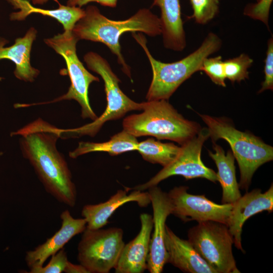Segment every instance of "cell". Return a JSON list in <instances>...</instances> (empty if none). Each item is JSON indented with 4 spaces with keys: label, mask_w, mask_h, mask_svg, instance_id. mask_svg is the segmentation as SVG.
I'll return each instance as SVG.
<instances>
[{
    "label": "cell",
    "mask_w": 273,
    "mask_h": 273,
    "mask_svg": "<svg viewBox=\"0 0 273 273\" xmlns=\"http://www.w3.org/2000/svg\"><path fill=\"white\" fill-rule=\"evenodd\" d=\"M139 142L136 138L123 130L111 137L110 140L103 143L80 142L78 147L69 153L71 158L94 152H107L116 156L127 152L136 150Z\"/></svg>",
    "instance_id": "7402d4cb"
},
{
    "label": "cell",
    "mask_w": 273,
    "mask_h": 273,
    "mask_svg": "<svg viewBox=\"0 0 273 273\" xmlns=\"http://www.w3.org/2000/svg\"><path fill=\"white\" fill-rule=\"evenodd\" d=\"M12 134L20 135L22 155L46 192L59 202L74 207L76 188L67 163L56 147L60 138L59 128L39 118Z\"/></svg>",
    "instance_id": "6da1fadb"
},
{
    "label": "cell",
    "mask_w": 273,
    "mask_h": 273,
    "mask_svg": "<svg viewBox=\"0 0 273 273\" xmlns=\"http://www.w3.org/2000/svg\"><path fill=\"white\" fill-rule=\"evenodd\" d=\"M153 209V229L150 250L147 260V269L150 273H161L167 263L165 247L166 221L171 214V204L167 193L157 186L148 189Z\"/></svg>",
    "instance_id": "7c38bea8"
},
{
    "label": "cell",
    "mask_w": 273,
    "mask_h": 273,
    "mask_svg": "<svg viewBox=\"0 0 273 273\" xmlns=\"http://www.w3.org/2000/svg\"><path fill=\"white\" fill-rule=\"evenodd\" d=\"M132 36L144 49L152 70V79L146 95L148 101L168 100L185 80L196 72L201 71L204 60L218 51L222 44L220 38L210 32L193 53L179 61L166 63L153 58L144 35L134 32Z\"/></svg>",
    "instance_id": "3957f363"
},
{
    "label": "cell",
    "mask_w": 273,
    "mask_h": 273,
    "mask_svg": "<svg viewBox=\"0 0 273 273\" xmlns=\"http://www.w3.org/2000/svg\"><path fill=\"white\" fill-rule=\"evenodd\" d=\"M126 32H141L150 36L159 35L162 33L160 19L149 9H142L126 20L115 21L102 15L97 7L89 6L72 30L78 40L105 44L117 56L123 71L131 78L130 68L122 56L119 43L120 36Z\"/></svg>",
    "instance_id": "7a4b0ae2"
},
{
    "label": "cell",
    "mask_w": 273,
    "mask_h": 273,
    "mask_svg": "<svg viewBox=\"0 0 273 273\" xmlns=\"http://www.w3.org/2000/svg\"><path fill=\"white\" fill-rule=\"evenodd\" d=\"M199 115L207 125L213 143L222 139L230 144L240 169L239 188L248 190L258 168L272 160V147L252 133L237 129L226 118Z\"/></svg>",
    "instance_id": "5b68a950"
},
{
    "label": "cell",
    "mask_w": 273,
    "mask_h": 273,
    "mask_svg": "<svg viewBox=\"0 0 273 273\" xmlns=\"http://www.w3.org/2000/svg\"><path fill=\"white\" fill-rule=\"evenodd\" d=\"M117 1L118 0H67V5L81 8L82 6L86 5L89 3L96 2L104 6L113 8L116 6Z\"/></svg>",
    "instance_id": "f546056e"
},
{
    "label": "cell",
    "mask_w": 273,
    "mask_h": 273,
    "mask_svg": "<svg viewBox=\"0 0 273 273\" xmlns=\"http://www.w3.org/2000/svg\"><path fill=\"white\" fill-rule=\"evenodd\" d=\"M142 110L125 117L122 122L123 130L136 138L154 136L181 146L201 129L196 122L185 119L166 100L147 101Z\"/></svg>",
    "instance_id": "277c9868"
},
{
    "label": "cell",
    "mask_w": 273,
    "mask_h": 273,
    "mask_svg": "<svg viewBox=\"0 0 273 273\" xmlns=\"http://www.w3.org/2000/svg\"><path fill=\"white\" fill-rule=\"evenodd\" d=\"M64 272L66 273H89L88 270L81 264H73L69 261Z\"/></svg>",
    "instance_id": "4dcf8cb0"
},
{
    "label": "cell",
    "mask_w": 273,
    "mask_h": 273,
    "mask_svg": "<svg viewBox=\"0 0 273 273\" xmlns=\"http://www.w3.org/2000/svg\"><path fill=\"white\" fill-rule=\"evenodd\" d=\"M51 259L46 266L29 268V273H62L64 272L68 262L67 253L62 248L51 256Z\"/></svg>",
    "instance_id": "4316f807"
},
{
    "label": "cell",
    "mask_w": 273,
    "mask_h": 273,
    "mask_svg": "<svg viewBox=\"0 0 273 273\" xmlns=\"http://www.w3.org/2000/svg\"><path fill=\"white\" fill-rule=\"evenodd\" d=\"M118 190L107 201L96 204L84 205L81 216L86 221V228L98 229L105 226L108 219L120 207L129 202H135L141 207H146L151 204L148 192L132 190Z\"/></svg>",
    "instance_id": "2e32d148"
},
{
    "label": "cell",
    "mask_w": 273,
    "mask_h": 273,
    "mask_svg": "<svg viewBox=\"0 0 273 273\" xmlns=\"http://www.w3.org/2000/svg\"><path fill=\"white\" fill-rule=\"evenodd\" d=\"M180 150L181 147L173 143H164L153 138L139 142L136 148V151L145 160L159 164L163 167L170 164L179 154Z\"/></svg>",
    "instance_id": "603a6c76"
},
{
    "label": "cell",
    "mask_w": 273,
    "mask_h": 273,
    "mask_svg": "<svg viewBox=\"0 0 273 273\" xmlns=\"http://www.w3.org/2000/svg\"><path fill=\"white\" fill-rule=\"evenodd\" d=\"M208 138L207 128H201L196 135L181 145L179 154L170 164L163 167L148 181L132 190L145 191L173 175H181L187 179L203 178L216 183V173L205 166L201 158L203 145Z\"/></svg>",
    "instance_id": "30bf717a"
},
{
    "label": "cell",
    "mask_w": 273,
    "mask_h": 273,
    "mask_svg": "<svg viewBox=\"0 0 273 273\" xmlns=\"http://www.w3.org/2000/svg\"><path fill=\"white\" fill-rule=\"evenodd\" d=\"M214 152L209 151V155L217 168L218 181L222 188V204H233L242 195L236 175L235 157L231 150L225 154L223 148L213 143Z\"/></svg>",
    "instance_id": "ffe728a7"
},
{
    "label": "cell",
    "mask_w": 273,
    "mask_h": 273,
    "mask_svg": "<svg viewBox=\"0 0 273 273\" xmlns=\"http://www.w3.org/2000/svg\"><path fill=\"white\" fill-rule=\"evenodd\" d=\"M187 186L175 187L167 193L171 204V214L184 222L214 221L227 225L232 204H217L205 195L188 192Z\"/></svg>",
    "instance_id": "8fae6325"
},
{
    "label": "cell",
    "mask_w": 273,
    "mask_h": 273,
    "mask_svg": "<svg viewBox=\"0 0 273 273\" xmlns=\"http://www.w3.org/2000/svg\"><path fill=\"white\" fill-rule=\"evenodd\" d=\"M36 33L35 29L30 28L23 37L17 38L15 43L8 47H5L6 40L0 38V60L13 61L16 66L15 76L25 81H33L39 73V71L30 64V53Z\"/></svg>",
    "instance_id": "ac0fdd59"
},
{
    "label": "cell",
    "mask_w": 273,
    "mask_h": 273,
    "mask_svg": "<svg viewBox=\"0 0 273 273\" xmlns=\"http://www.w3.org/2000/svg\"><path fill=\"white\" fill-rule=\"evenodd\" d=\"M33 5H42L48 2L49 0H31ZM58 2L57 0H54Z\"/></svg>",
    "instance_id": "1f68e13d"
},
{
    "label": "cell",
    "mask_w": 273,
    "mask_h": 273,
    "mask_svg": "<svg viewBox=\"0 0 273 273\" xmlns=\"http://www.w3.org/2000/svg\"><path fill=\"white\" fill-rule=\"evenodd\" d=\"M273 0H259L255 4H249L244 8L243 13L252 19L259 20L268 26L270 9Z\"/></svg>",
    "instance_id": "83f0119b"
},
{
    "label": "cell",
    "mask_w": 273,
    "mask_h": 273,
    "mask_svg": "<svg viewBox=\"0 0 273 273\" xmlns=\"http://www.w3.org/2000/svg\"><path fill=\"white\" fill-rule=\"evenodd\" d=\"M167 263L188 273H217L199 255L188 240L181 239L166 227Z\"/></svg>",
    "instance_id": "e0dca14e"
},
{
    "label": "cell",
    "mask_w": 273,
    "mask_h": 273,
    "mask_svg": "<svg viewBox=\"0 0 273 273\" xmlns=\"http://www.w3.org/2000/svg\"><path fill=\"white\" fill-rule=\"evenodd\" d=\"M155 6L161 11V34L165 47L175 51H183L186 40L179 0H153L152 6Z\"/></svg>",
    "instance_id": "d6986e66"
},
{
    "label": "cell",
    "mask_w": 273,
    "mask_h": 273,
    "mask_svg": "<svg viewBox=\"0 0 273 273\" xmlns=\"http://www.w3.org/2000/svg\"><path fill=\"white\" fill-rule=\"evenodd\" d=\"M256 1H257V2H258L259 0H256Z\"/></svg>",
    "instance_id": "d6a6232c"
},
{
    "label": "cell",
    "mask_w": 273,
    "mask_h": 273,
    "mask_svg": "<svg viewBox=\"0 0 273 273\" xmlns=\"http://www.w3.org/2000/svg\"><path fill=\"white\" fill-rule=\"evenodd\" d=\"M88 68L101 76L104 82L107 106L103 113L90 123L79 128L60 129L61 137L77 138L84 135L94 136L107 121L118 119L127 112L142 110L145 102L137 103L128 97L121 90L120 80L112 71L107 61L95 52L84 56Z\"/></svg>",
    "instance_id": "8992f818"
},
{
    "label": "cell",
    "mask_w": 273,
    "mask_h": 273,
    "mask_svg": "<svg viewBox=\"0 0 273 273\" xmlns=\"http://www.w3.org/2000/svg\"><path fill=\"white\" fill-rule=\"evenodd\" d=\"M15 9L19 11L10 15L12 20L21 21L33 13L40 14L55 19L63 26L64 31H72L76 22L83 17L84 10L78 7L62 5L54 10L36 8L27 0H7Z\"/></svg>",
    "instance_id": "44dd1931"
},
{
    "label": "cell",
    "mask_w": 273,
    "mask_h": 273,
    "mask_svg": "<svg viewBox=\"0 0 273 273\" xmlns=\"http://www.w3.org/2000/svg\"><path fill=\"white\" fill-rule=\"evenodd\" d=\"M264 80L258 93H260L267 89H273V39L271 37L267 42V49L265 59Z\"/></svg>",
    "instance_id": "f1b7e54d"
},
{
    "label": "cell",
    "mask_w": 273,
    "mask_h": 273,
    "mask_svg": "<svg viewBox=\"0 0 273 273\" xmlns=\"http://www.w3.org/2000/svg\"><path fill=\"white\" fill-rule=\"evenodd\" d=\"M188 240L217 273H239L233 255L234 244L228 226L214 221L199 222L191 228Z\"/></svg>",
    "instance_id": "ba28073f"
},
{
    "label": "cell",
    "mask_w": 273,
    "mask_h": 273,
    "mask_svg": "<svg viewBox=\"0 0 273 273\" xmlns=\"http://www.w3.org/2000/svg\"><path fill=\"white\" fill-rule=\"evenodd\" d=\"M193 13L190 17L201 24L207 23L218 14L219 0H190Z\"/></svg>",
    "instance_id": "d4e9b609"
},
{
    "label": "cell",
    "mask_w": 273,
    "mask_h": 273,
    "mask_svg": "<svg viewBox=\"0 0 273 273\" xmlns=\"http://www.w3.org/2000/svg\"><path fill=\"white\" fill-rule=\"evenodd\" d=\"M44 42L52 48L64 59L71 84L67 93L52 101L35 104H48L63 100H74L81 108L83 118L96 120L98 116L93 110L89 101L88 88L94 81L99 78L92 74L84 67L76 53V43L78 41L72 31H64L54 37L44 40Z\"/></svg>",
    "instance_id": "52a82bcc"
},
{
    "label": "cell",
    "mask_w": 273,
    "mask_h": 273,
    "mask_svg": "<svg viewBox=\"0 0 273 273\" xmlns=\"http://www.w3.org/2000/svg\"><path fill=\"white\" fill-rule=\"evenodd\" d=\"M60 218L61 225L58 231L43 243L26 252L25 260L29 268L43 266L49 257L86 229V220L84 218H74L68 210L61 213Z\"/></svg>",
    "instance_id": "5bb4252c"
},
{
    "label": "cell",
    "mask_w": 273,
    "mask_h": 273,
    "mask_svg": "<svg viewBox=\"0 0 273 273\" xmlns=\"http://www.w3.org/2000/svg\"><path fill=\"white\" fill-rule=\"evenodd\" d=\"M141 228L136 236L125 244L114 267L115 273H142L147 269V260L153 229L152 215H140Z\"/></svg>",
    "instance_id": "9a60e30c"
},
{
    "label": "cell",
    "mask_w": 273,
    "mask_h": 273,
    "mask_svg": "<svg viewBox=\"0 0 273 273\" xmlns=\"http://www.w3.org/2000/svg\"><path fill=\"white\" fill-rule=\"evenodd\" d=\"M231 215L227 226L233 237L235 247L242 252V228L245 222L250 217L259 212L273 210V186L264 193L259 189L247 192L232 204Z\"/></svg>",
    "instance_id": "4fadbf2b"
},
{
    "label": "cell",
    "mask_w": 273,
    "mask_h": 273,
    "mask_svg": "<svg viewBox=\"0 0 273 273\" xmlns=\"http://www.w3.org/2000/svg\"><path fill=\"white\" fill-rule=\"evenodd\" d=\"M201 71H204L215 84L223 87L226 86L224 63L221 56L206 58L203 62Z\"/></svg>",
    "instance_id": "484cf974"
},
{
    "label": "cell",
    "mask_w": 273,
    "mask_h": 273,
    "mask_svg": "<svg viewBox=\"0 0 273 273\" xmlns=\"http://www.w3.org/2000/svg\"><path fill=\"white\" fill-rule=\"evenodd\" d=\"M253 62V60L245 54L223 61L225 78L232 82H240L248 78V69Z\"/></svg>",
    "instance_id": "cb8c5ba5"
},
{
    "label": "cell",
    "mask_w": 273,
    "mask_h": 273,
    "mask_svg": "<svg viewBox=\"0 0 273 273\" xmlns=\"http://www.w3.org/2000/svg\"><path fill=\"white\" fill-rule=\"evenodd\" d=\"M117 227L86 229L77 247V260L89 273H109L114 268L125 243Z\"/></svg>",
    "instance_id": "9c48e42d"
}]
</instances>
